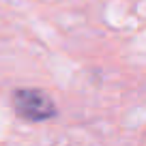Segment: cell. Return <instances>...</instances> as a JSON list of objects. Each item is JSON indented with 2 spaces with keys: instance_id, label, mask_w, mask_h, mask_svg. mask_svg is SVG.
<instances>
[{
  "instance_id": "cell-1",
  "label": "cell",
  "mask_w": 146,
  "mask_h": 146,
  "mask_svg": "<svg viewBox=\"0 0 146 146\" xmlns=\"http://www.w3.org/2000/svg\"><path fill=\"white\" fill-rule=\"evenodd\" d=\"M13 105L22 118L35 120V123L50 120L56 116V105L52 103V99L43 90H32V88L17 90L13 95Z\"/></svg>"
}]
</instances>
